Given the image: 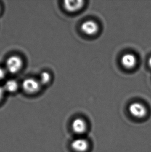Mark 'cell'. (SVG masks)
<instances>
[{
    "mask_svg": "<svg viewBox=\"0 0 151 152\" xmlns=\"http://www.w3.org/2000/svg\"><path fill=\"white\" fill-rule=\"evenodd\" d=\"M83 1H64L63 7L64 9L68 12H75L79 10L83 6Z\"/></svg>",
    "mask_w": 151,
    "mask_h": 152,
    "instance_id": "8992f818",
    "label": "cell"
},
{
    "mask_svg": "<svg viewBox=\"0 0 151 152\" xmlns=\"http://www.w3.org/2000/svg\"><path fill=\"white\" fill-rule=\"evenodd\" d=\"M72 128L76 134H81L86 131L87 125L84 119L78 118L75 119L73 122Z\"/></svg>",
    "mask_w": 151,
    "mask_h": 152,
    "instance_id": "52a82bcc",
    "label": "cell"
},
{
    "mask_svg": "<svg viewBox=\"0 0 151 152\" xmlns=\"http://www.w3.org/2000/svg\"><path fill=\"white\" fill-rule=\"evenodd\" d=\"M121 63L124 67L130 69L136 66L137 59L132 53H126L121 58Z\"/></svg>",
    "mask_w": 151,
    "mask_h": 152,
    "instance_id": "ba28073f",
    "label": "cell"
},
{
    "mask_svg": "<svg viewBox=\"0 0 151 152\" xmlns=\"http://www.w3.org/2000/svg\"><path fill=\"white\" fill-rule=\"evenodd\" d=\"M5 91L9 93H15L19 88L18 83L14 79H10L6 80L3 86Z\"/></svg>",
    "mask_w": 151,
    "mask_h": 152,
    "instance_id": "9c48e42d",
    "label": "cell"
},
{
    "mask_svg": "<svg viewBox=\"0 0 151 152\" xmlns=\"http://www.w3.org/2000/svg\"><path fill=\"white\" fill-rule=\"evenodd\" d=\"M5 91L3 87L0 86V102L2 101L3 99L4 96V94H5Z\"/></svg>",
    "mask_w": 151,
    "mask_h": 152,
    "instance_id": "7c38bea8",
    "label": "cell"
},
{
    "mask_svg": "<svg viewBox=\"0 0 151 152\" xmlns=\"http://www.w3.org/2000/svg\"><path fill=\"white\" fill-rule=\"evenodd\" d=\"M81 29L82 31L86 35H93L98 32V26L94 21H86L82 23Z\"/></svg>",
    "mask_w": 151,
    "mask_h": 152,
    "instance_id": "277c9868",
    "label": "cell"
},
{
    "mask_svg": "<svg viewBox=\"0 0 151 152\" xmlns=\"http://www.w3.org/2000/svg\"><path fill=\"white\" fill-rule=\"evenodd\" d=\"M23 91L29 95H34L41 91V85L38 80L34 78H25L21 84Z\"/></svg>",
    "mask_w": 151,
    "mask_h": 152,
    "instance_id": "7a4b0ae2",
    "label": "cell"
},
{
    "mask_svg": "<svg viewBox=\"0 0 151 152\" xmlns=\"http://www.w3.org/2000/svg\"><path fill=\"white\" fill-rule=\"evenodd\" d=\"M6 71L0 66V80H3L6 77Z\"/></svg>",
    "mask_w": 151,
    "mask_h": 152,
    "instance_id": "8fae6325",
    "label": "cell"
},
{
    "mask_svg": "<svg viewBox=\"0 0 151 152\" xmlns=\"http://www.w3.org/2000/svg\"><path fill=\"white\" fill-rule=\"evenodd\" d=\"M5 66L7 72L11 74H16L23 69V61L19 56H10L6 59Z\"/></svg>",
    "mask_w": 151,
    "mask_h": 152,
    "instance_id": "6da1fadb",
    "label": "cell"
},
{
    "mask_svg": "<svg viewBox=\"0 0 151 152\" xmlns=\"http://www.w3.org/2000/svg\"><path fill=\"white\" fill-rule=\"evenodd\" d=\"M128 110L131 115L138 118H142L147 114L146 107L140 103H133L129 105Z\"/></svg>",
    "mask_w": 151,
    "mask_h": 152,
    "instance_id": "3957f363",
    "label": "cell"
},
{
    "mask_svg": "<svg viewBox=\"0 0 151 152\" xmlns=\"http://www.w3.org/2000/svg\"><path fill=\"white\" fill-rule=\"evenodd\" d=\"M1 10H2V8H1V6L0 5V14H1Z\"/></svg>",
    "mask_w": 151,
    "mask_h": 152,
    "instance_id": "5bb4252c",
    "label": "cell"
},
{
    "mask_svg": "<svg viewBox=\"0 0 151 152\" xmlns=\"http://www.w3.org/2000/svg\"><path fill=\"white\" fill-rule=\"evenodd\" d=\"M148 63H149V65L150 66L151 68V57L149 59Z\"/></svg>",
    "mask_w": 151,
    "mask_h": 152,
    "instance_id": "4fadbf2b",
    "label": "cell"
},
{
    "mask_svg": "<svg viewBox=\"0 0 151 152\" xmlns=\"http://www.w3.org/2000/svg\"><path fill=\"white\" fill-rule=\"evenodd\" d=\"M51 80V74L47 71H43L39 76V82L41 85H46L50 82Z\"/></svg>",
    "mask_w": 151,
    "mask_h": 152,
    "instance_id": "30bf717a",
    "label": "cell"
},
{
    "mask_svg": "<svg viewBox=\"0 0 151 152\" xmlns=\"http://www.w3.org/2000/svg\"><path fill=\"white\" fill-rule=\"evenodd\" d=\"M71 146L76 152H86L89 148V143L86 139L77 138L72 142Z\"/></svg>",
    "mask_w": 151,
    "mask_h": 152,
    "instance_id": "5b68a950",
    "label": "cell"
}]
</instances>
